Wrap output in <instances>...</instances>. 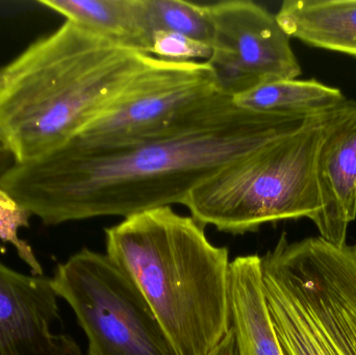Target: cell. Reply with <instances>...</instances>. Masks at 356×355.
Here are the masks:
<instances>
[{
	"label": "cell",
	"instance_id": "6da1fadb",
	"mask_svg": "<svg viewBox=\"0 0 356 355\" xmlns=\"http://www.w3.org/2000/svg\"><path fill=\"white\" fill-rule=\"evenodd\" d=\"M307 119L243 110L223 94L156 139L114 147L72 139L35 160L13 163L0 173V187L48 226L98 217L127 218L182 206L194 188L224 165Z\"/></svg>",
	"mask_w": 356,
	"mask_h": 355
},
{
	"label": "cell",
	"instance_id": "7a4b0ae2",
	"mask_svg": "<svg viewBox=\"0 0 356 355\" xmlns=\"http://www.w3.org/2000/svg\"><path fill=\"white\" fill-rule=\"evenodd\" d=\"M154 60L65 20L0 69V149L20 164L64 145Z\"/></svg>",
	"mask_w": 356,
	"mask_h": 355
},
{
	"label": "cell",
	"instance_id": "3957f363",
	"mask_svg": "<svg viewBox=\"0 0 356 355\" xmlns=\"http://www.w3.org/2000/svg\"><path fill=\"white\" fill-rule=\"evenodd\" d=\"M171 206L106 229V254L131 277L177 355H209L232 329L229 252Z\"/></svg>",
	"mask_w": 356,
	"mask_h": 355
},
{
	"label": "cell",
	"instance_id": "277c9868",
	"mask_svg": "<svg viewBox=\"0 0 356 355\" xmlns=\"http://www.w3.org/2000/svg\"><path fill=\"white\" fill-rule=\"evenodd\" d=\"M355 100L307 118L294 131L232 160L201 181L182 206L201 225L232 235L268 223L316 218V166L324 140Z\"/></svg>",
	"mask_w": 356,
	"mask_h": 355
},
{
	"label": "cell",
	"instance_id": "5b68a950",
	"mask_svg": "<svg viewBox=\"0 0 356 355\" xmlns=\"http://www.w3.org/2000/svg\"><path fill=\"white\" fill-rule=\"evenodd\" d=\"M261 269L284 355H356V243L284 233Z\"/></svg>",
	"mask_w": 356,
	"mask_h": 355
},
{
	"label": "cell",
	"instance_id": "8992f818",
	"mask_svg": "<svg viewBox=\"0 0 356 355\" xmlns=\"http://www.w3.org/2000/svg\"><path fill=\"white\" fill-rule=\"evenodd\" d=\"M50 281L87 336V355H177L137 286L108 254L83 248Z\"/></svg>",
	"mask_w": 356,
	"mask_h": 355
},
{
	"label": "cell",
	"instance_id": "52a82bcc",
	"mask_svg": "<svg viewBox=\"0 0 356 355\" xmlns=\"http://www.w3.org/2000/svg\"><path fill=\"white\" fill-rule=\"evenodd\" d=\"M223 94L209 63L154 58L120 97L73 139L97 147L156 139L188 122Z\"/></svg>",
	"mask_w": 356,
	"mask_h": 355
},
{
	"label": "cell",
	"instance_id": "ba28073f",
	"mask_svg": "<svg viewBox=\"0 0 356 355\" xmlns=\"http://www.w3.org/2000/svg\"><path fill=\"white\" fill-rule=\"evenodd\" d=\"M213 37L207 60L220 89L236 97L259 85L300 76L291 38L276 15L249 0L207 6Z\"/></svg>",
	"mask_w": 356,
	"mask_h": 355
},
{
	"label": "cell",
	"instance_id": "9c48e42d",
	"mask_svg": "<svg viewBox=\"0 0 356 355\" xmlns=\"http://www.w3.org/2000/svg\"><path fill=\"white\" fill-rule=\"evenodd\" d=\"M58 298L48 277L0 261V355H83L70 336L52 331L60 321Z\"/></svg>",
	"mask_w": 356,
	"mask_h": 355
},
{
	"label": "cell",
	"instance_id": "30bf717a",
	"mask_svg": "<svg viewBox=\"0 0 356 355\" xmlns=\"http://www.w3.org/2000/svg\"><path fill=\"white\" fill-rule=\"evenodd\" d=\"M316 179L321 210L313 222L319 237L343 245L356 218V104L324 140Z\"/></svg>",
	"mask_w": 356,
	"mask_h": 355
},
{
	"label": "cell",
	"instance_id": "8fae6325",
	"mask_svg": "<svg viewBox=\"0 0 356 355\" xmlns=\"http://www.w3.org/2000/svg\"><path fill=\"white\" fill-rule=\"evenodd\" d=\"M230 313L238 355H284L270 316L257 254L232 261Z\"/></svg>",
	"mask_w": 356,
	"mask_h": 355
},
{
	"label": "cell",
	"instance_id": "7c38bea8",
	"mask_svg": "<svg viewBox=\"0 0 356 355\" xmlns=\"http://www.w3.org/2000/svg\"><path fill=\"white\" fill-rule=\"evenodd\" d=\"M38 3L119 47L150 56L154 31L147 0H40Z\"/></svg>",
	"mask_w": 356,
	"mask_h": 355
},
{
	"label": "cell",
	"instance_id": "4fadbf2b",
	"mask_svg": "<svg viewBox=\"0 0 356 355\" xmlns=\"http://www.w3.org/2000/svg\"><path fill=\"white\" fill-rule=\"evenodd\" d=\"M276 18L291 39L356 58V0H286Z\"/></svg>",
	"mask_w": 356,
	"mask_h": 355
},
{
	"label": "cell",
	"instance_id": "5bb4252c",
	"mask_svg": "<svg viewBox=\"0 0 356 355\" xmlns=\"http://www.w3.org/2000/svg\"><path fill=\"white\" fill-rule=\"evenodd\" d=\"M243 110L307 119L340 108L348 98L338 88L317 79H284L259 85L232 98Z\"/></svg>",
	"mask_w": 356,
	"mask_h": 355
},
{
	"label": "cell",
	"instance_id": "9a60e30c",
	"mask_svg": "<svg viewBox=\"0 0 356 355\" xmlns=\"http://www.w3.org/2000/svg\"><path fill=\"white\" fill-rule=\"evenodd\" d=\"M147 8L154 33H180L211 46L213 26L207 6L184 0H147Z\"/></svg>",
	"mask_w": 356,
	"mask_h": 355
},
{
	"label": "cell",
	"instance_id": "2e32d148",
	"mask_svg": "<svg viewBox=\"0 0 356 355\" xmlns=\"http://www.w3.org/2000/svg\"><path fill=\"white\" fill-rule=\"evenodd\" d=\"M31 215L0 187V241L10 244L16 249L19 258L31 269V274L42 276L43 267L38 260L33 248L21 239L19 231L29 227Z\"/></svg>",
	"mask_w": 356,
	"mask_h": 355
},
{
	"label": "cell",
	"instance_id": "e0dca14e",
	"mask_svg": "<svg viewBox=\"0 0 356 355\" xmlns=\"http://www.w3.org/2000/svg\"><path fill=\"white\" fill-rule=\"evenodd\" d=\"M150 56L171 62H207L211 58V48L186 35L161 31L154 33Z\"/></svg>",
	"mask_w": 356,
	"mask_h": 355
},
{
	"label": "cell",
	"instance_id": "ac0fdd59",
	"mask_svg": "<svg viewBox=\"0 0 356 355\" xmlns=\"http://www.w3.org/2000/svg\"><path fill=\"white\" fill-rule=\"evenodd\" d=\"M209 355H238L236 338H234L232 329H230L228 335L224 338L223 341H222Z\"/></svg>",
	"mask_w": 356,
	"mask_h": 355
}]
</instances>
